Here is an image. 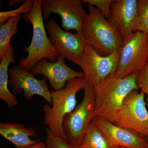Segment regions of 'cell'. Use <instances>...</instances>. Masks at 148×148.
I'll list each match as a JSON object with an SVG mask.
<instances>
[{
	"mask_svg": "<svg viewBox=\"0 0 148 148\" xmlns=\"http://www.w3.org/2000/svg\"><path fill=\"white\" fill-rule=\"evenodd\" d=\"M9 84L12 87V92L17 95L21 90L24 91V98L29 101L34 95H39L48 103L52 104L51 91L48 87L46 78L38 79L29 71L14 66L9 69Z\"/></svg>",
	"mask_w": 148,
	"mask_h": 148,
	"instance_id": "cell-11",
	"label": "cell"
},
{
	"mask_svg": "<svg viewBox=\"0 0 148 148\" xmlns=\"http://www.w3.org/2000/svg\"><path fill=\"white\" fill-rule=\"evenodd\" d=\"M116 148H121L120 147H117Z\"/></svg>",
	"mask_w": 148,
	"mask_h": 148,
	"instance_id": "cell-27",
	"label": "cell"
},
{
	"mask_svg": "<svg viewBox=\"0 0 148 148\" xmlns=\"http://www.w3.org/2000/svg\"><path fill=\"white\" fill-rule=\"evenodd\" d=\"M100 128L91 122L79 148H116Z\"/></svg>",
	"mask_w": 148,
	"mask_h": 148,
	"instance_id": "cell-17",
	"label": "cell"
},
{
	"mask_svg": "<svg viewBox=\"0 0 148 148\" xmlns=\"http://www.w3.org/2000/svg\"><path fill=\"white\" fill-rule=\"evenodd\" d=\"M82 32L87 43L103 56L119 51L124 40L103 13L90 4Z\"/></svg>",
	"mask_w": 148,
	"mask_h": 148,
	"instance_id": "cell-2",
	"label": "cell"
},
{
	"mask_svg": "<svg viewBox=\"0 0 148 148\" xmlns=\"http://www.w3.org/2000/svg\"><path fill=\"white\" fill-rule=\"evenodd\" d=\"M147 65L148 66V62H147Z\"/></svg>",
	"mask_w": 148,
	"mask_h": 148,
	"instance_id": "cell-28",
	"label": "cell"
},
{
	"mask_svg": "<svg viewBox=\"0 0 148 148\" xmlns=\"http://www.w3.org/2000/svg\"><path fill=\"white\" fill-rule=\"evenodd\" d=\"M46 28L58 55L72 62L81 57L87 43L82 32L74 34L65 31L52 18L48 21Z\"/></svg>",
	"mask_w": 148,
	"mask_h": 148,
	"instance_id": "cell-10",
	"label": "cell"
},
{
	"mask_svg": "<svg viewBox=\"0 0 148 148\" xmlns=\"http://www.w3.org/2000/svg\"><path fill=\"white\" fill-rule=\"evenodd\" d=\"M21 18V15L13 16L0 25V61L3 58L10 45L12 38L18 33V22Z\"/></svg>",
	"mask_w": 148,
	"mask_h": 148,
	"instance_id": "cell-18",
	"label": "cell"
},
{
	"mask_svg": "<svg viewBox=\"0 0 148 148\" xmlns=\"http://www.w3.org/2000/svg\"><path fill=\"white\" fill-rule=\"evenodd\" d=\"M145 139L147 147L148 148V132L147 134L145 136Z\"/></svg>",
	"mask_w": 148,
	"mask_h": 148,
	"instance_id": "cell-26",
	"label": "cell"
},
{
	"mask_svg": "<svg viewBox=\"0 0 148 148\" xmlns=\"http://www.w3.org/2000/svg\"><path fill=\"white\" fill-rule=\"evenodd\" d=\"M35 0H27L18 8L14 10L0 12V25H3L9 18L30 12L33 9Z\"/></svg>",
	"mask_w": 148,
	"mask_h": 148,
	"instance_id": "cell-19",
	"label": "cell"
},
{
	"mask_svg": "<svg viewBox=\"0 0 148 148\" xmlns=\"http://www.w3.org/2000/svg\"><path fill=\"white\" fill-rule=\"evenodd\" d=\"M108 21L123 40L135 32L138 14V0H113Z\"/></svg>",
	"mask_w": 148,
	"mask_h": 148,
	"instance_id": "cell-13",
	"label": "cell"
},
{
	"mask_svg": "<svg viewBox=\"0 0 148 148\" xmlns=\"http://www.w3.org/2000/svg\"><path fill=\"white\" fill-rule=\"evenodd\" d=\"M87 83L84 77L77 78L68 82L61 90H51L52 106L45 105L42 110L45 124L55 136L66 140L63 130L64 117L76 108L77 93L84 90Z\"/></svg>",
	"mask_w": 148,
	"mask_h": 148,
	"instance_id": "cell-4",
	"label": "cell"
},
{
	"mask_svg": "<svg viewBox=\"0 0 148 148\" xmlns=\"http://www.w3.org/2000/svg\"><path fill=\"white\" fill-rule=\"evenodd\" d=\"M145 95L137 90L130 92L117 114L114 124L145 136L148 132V112Z\"/></svg>",
	"mask_w": 148,
	"mask_h": 148,
	"instance_id": "cell-8",
	"label": "cell"
},
{
	"mask_svg": "<svg viewBox=\"0 0 148 148\" xmlns=\"http://www.w3.org/2000/svg\"><path fill=\"white\" fill-rule=\"evenodd\" d=\"M121 148H123V147H120Z\"/></svg>",
	"mask_w": 148,
	"mask_h": 148,
	"instance_id": "cell-29",
	"label": "cell"
},
{
	"mask_svg": "<svg viewBox=\"0 0 148 148\" xmlns=\"http://www.w3.org/2000/svg\"><path fill=\"white\" fill-rule=\"evenodd\" d=\"M136 82L141 92L147 96L146 104L148 106V66L147 65L137 74Z\"/></svg>",
	"mask_w": 148,
	"mask_h": 148,
	"instance_id": "cell-23",
	"label": "cell"
},
{
	"mask_svg": "<svg viewBox=\"0 0 148 148\" xmlns=\"http://www.w3.org/2000/svg\"><path fill=\"white\" fill-rule=\"evenodd\" d=\"M82 0H42L43 18L47 19L52 14L61 16V28L65 31L81 32L87 12Z\"/></svg>",
	"mask_w": 148,
	"mask_h": 148,
	"instance_id": "cell-9",
	"label": "cell"
},
{
	"mask_svg": "<svg viewBox=\"0 0 148 148\" xmlns=\"http://www.w3.org/2000/svg\"><path fill=\"white\" fill-rule=\"evenodd\" d=\"M120 53L119 51L111 55L103 56L87 43L81 57L73 63L82 69L87 83L95 89L108 77L115 73Z\"/></svg>",
	"mask_w": 148,
	"mask_h": 148,
	"instance_id": "cell-7",
	"label": "cell"
},
{
	"mask_svg": "<svg viewBox=\"0 0 148 148\" xmlns=\"http://www.w3.org/2000/svg\"><path fill=\"white\" fill-rule=\"evenodd\" d=\"M0 134L11 142L16 148H32L40 141L30 138L36 136L34 128L16 123H1Z\"/></svg>",
	"mask_w": 148,
	"mask_h": 148,
	"instance_id": "cell-15",
	"label": "cell"
},
{
	"mask_svg": "<svg viewBox=\"0 0 148 148\" xmlns=\"http://www.w3.org/2000/svg\"><path fill=\"white\" fill-rule=\"evenodd\" d=\"M32 148H47V147L45 143L40 141L39 143H38Z\"/></svg>",
	"mask_w": 148,
	"mask_h": 148,
	"instance_id": "cell-25",
	"label": "cell"
},
{
	"mask_svg": "<svg viewBox=\"0 0 148 148\" xmlns=\"http://www.w3.org/2000/svg\"><path fill=\"white\" fill-rule=\"evenodd\" d=\"M92 122L116 147L147 148L145 137L130 130L119 127L102 118L95 116Z\"/></svg>",
	"mask_w": 148,
	"mask_h": 148,
	"instance_id": "cell-14",
	"label": "cell"
},
{
	"mask_svg": "<svg viewBox=\"0 0 148 148\" xmlns=\"http://www.w3.org/2000/svg\"><path fill=\"white\" fill-rule=\"evenodd\" d=\"M139 14L135 32L148 34V0H138Z\"/></svg>",
	"mask_w": 148,
	"mask_h": 148,
	"instance_id": "cell-20",
	"label": "cell"
},
{
	"mask_svg": "<svg viewBox=\"0 0 148 148\" xmlns=\"http://www.w3.org/2000/svg\"><path fill=\"white\" fill-rule=\"evenodd\" d=\"M24 2L25 1H22V0H10L9 2V4L10 7H11L16 5L18 3H24Z\"/></svg>",
	"mask_w": 148,
	"mask_h": 148,
	"instance_id": "cell-24",
	"label": "cell"
},
{
	"mask_svg": "<svg viewBox=\"0 0 148 148\" xmlns=\"http://www.w3.org/2000/svg\"><path fill=\"white\" fill-rule=\"evenodd\" d=\"M46 132L47 148H79L71 145L66 140L55 136L48 128L46 129Z\"/></svg>",
	"mask_w": 148,
	"mask_h": 148,
	"instance_id": "cell-21",
	"label": "cell"
},
{
	"mask_svg": "<svg viewBox=\"0 0 148 148\" xmlns=\"http://www.w3.org/2000/svg\"><path fill=\"white\" fill-rule=\"evenodd\" d=\"M64 57L58 55L55 62L47 59L40 60L30 71L34 75H42L49 81L54 90H61L68 82L77 78L84 77L83 72H77L66 65Z\"/></svg>",
	"mask_w": 148,
	"mask_h": 148,
	"instance_id": "cell-12",
	"label": "cell"
},
{
	"mask_svg": "<svg viewBox=\"0 0 148 148\" xmlns=\"http://www.w3.org/2000/svg\"><path fill=\"white\" fill-rule=\"evenodd\" d=\"M14 49L10 46L3 58L0 61V98L10 108L17 106L16 96L8 89V67L10 63L15 61L14 58Z\"/></svg>",
	"mask_w": 148,
	"mask_h": 148,
	"instance_id": "cell-16",
	"label": "cell"
},
{
	"mask_svg": "<svg viewBox=\"0 0 148 148\" xmlns=\"http://www.w3.org/2000/svg\"><path fill=\"white\" fill-rule=\"evenodd\" d=\"M120 52L116 76L125 78L140 72L147 64L148 34L134 32L123 40Z\"/></svg>",
	"mask_w": 148,
	"mask_h": 148,
	"instance_id": "cell-6",
	"label": "cell"
},
{
	"mask_svg": "<svg viewBox=\"0 0 148 148\" xmlns=\"http://www.w3.org/2000/svg\"><path fill=\"white\" fill-rule=\"evenodd\" d=\"M84 91L82 101L73 112L66 115L63 121V130L66 142L76 147H79L95 116V88L87 83Z\"/></svg>",
	"mask_w": 148,
	"mask_h": 148,
	"instance_id": "cell-5",
	"label": "cell"
},
{
	"mask_svg": "<svg viewBox=\"0 0 148 148\" xmlns=\"http://www.w3.org/2000/svg\"><path fill=\"white\" fill-rule=\"evenodd\" d=\"M138 73L135 72L125 78L112 74L95 88V116L114 123L126 96L132 90L140 89L136 82Z\"/></svg>",
	"mask_w": 148,
	"mask_h": 148,
	"instance_id": "cell-1",
	"label": "cell"
},
{
	"mask_svg": "<svg viewBox=\"0 0 148 148\" xmlns=\"http://www.w3.org/2000/svg\"><path fill=\"white\" fill-rule=\"evenodd\" d=\"M83 3L94 6L103 13L106 18L111 15V5L113 0H82Z\"/></svg>",
	"mask_w": 148,
	"mask_h": 148,
	"instance_id": "cell-22",
	"label": "cell"
},
{
	"mask_svg": "<svg viewBox=\"0 0 148 148\" xmlns=\"http://www.w3.org/2000/svg\"><path fill=\"white\" fill-rule=\"evenodd\" d=\"M42 0H35L33 9L29 13L21 15V18L33 26V36L30 45L24 49L28 55L26 58L20 59L19 67L31 71L40 60L47 59L51 62H55L58 58V52L48 38L43 22Z\"/></svg>",
	"mask_w": 148,
	"mask_h": 148,
	"instance_id": "cell-3",
	"label": "cell"
}]
</instances>
